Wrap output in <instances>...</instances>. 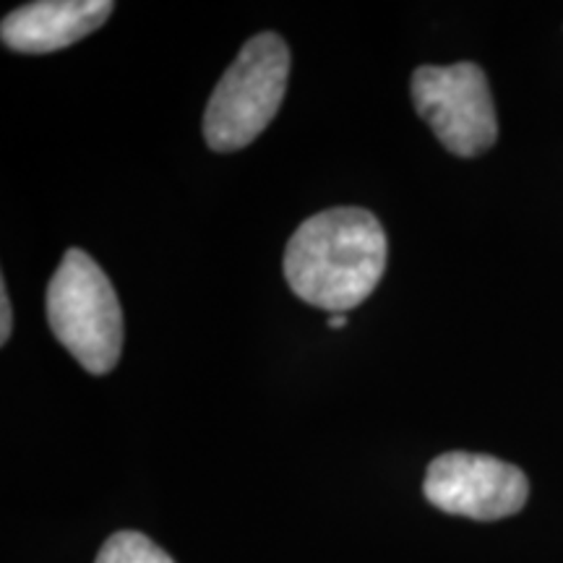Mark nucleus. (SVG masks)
<instances>
[{
    "label": "nucleus",
    "mask_w": 563,
    "mask_h": 563,
    "mask_svg": "<svg viewBox=\"0 0 563 563\" xmlns=\"http://www.w3.org/2000/svg\"><path fill=\"white\" fill-rule=\"evenodd\" d=\"M386 232L376 214L361 207H336L308 217L285 251L290 290L308 306L329 313L357 308L386 272Z\"/></svg>",
    "instance_id": "nucleus-1"
},
{
    "label": "nucleus",
    "mask_w": 563,
    "mask_h": 563,
    "mask_svg": "<svg viewBox=\"0 0 563 563\" xmlns=\"http://www.w3.org/2000/svg\"><path fill=\"white\" fill-rule=\"evenodd\" d=\"M97 563H175L170 555L157 543H152L146 534L123 530L108 538V543L102 545Z\"/></svg>",
    "instance_id": "nucleus-7"
},
{
    "label": "nucleus",
    "mask_w": 563,
    "mask_h": 563,
    "mask_svg": "<svg viewBox=\"0 0 563 563\" xmlns=\"http://www.w3.org/2000/svg\"><path fill=\"white\" fill-rule=\"evenodd\" d=\"M11 327H13V311H11V298H9V287L5 282L0 285V342H9L11 336Z\"/></svg>",
    "instance_id": "nucleus-8"
},
{
    "label": "nucleus",
    "mask_w": 563,
    "mask_h": 563,
    "mask_svg": "<svg viewBox=\"0 0 563 563\" xmlns=\"http://www.w3.org/2000/svg\"><path fill=\"white\" fill-rule=\"evenodd\" d=\"M112 11L110 0H42L11 11L0 24V40L13 53H55L100 30Z\"/></svg>",
    "instance_id": "nucleus-6"
},
{
    "label": "nucleus",
    "mask_w": 563,
    "mask_h": 563,
    "mask_svg": "<svg viewBox=\"0 0 563 563\" xmlns=\"http://www.w3.org/2000/svg\"><path fill=\"white\" fill-rule=\"evenodd\" d=\"M329 327H332V329L347 327V313H334L332 319H329Z\"/></svg>",
    "instance_id": "nucleus-9"
},
{
    "label": "nucleus",
    "mask_w": 563,
    "mask_h": 563,
    "mask_svg": "<svg viewBox=\"0 0 563 563\" xmlns=\"http://www.w3.org/2000/svg\"><path fill=\"white\" fill-rule=\"evenodd\" d=\"M418 115L456 157H477L498 139L488 79L475 63L420 66L412 74Z\"/></svg>",
    "instance_id": "nucleus-4"
},
{
    "label": "nucleus",
    "mask_w": 563,
    "mask_h": 563,
    "mask_svg": "<svg viewBox=\"0 0 563 563\" xmlns=\"http://www.w3.org/2000/svg\"><path fill=\"white\" fill-rule=\"evenodd\" d=\"M47 321L84 371L104 376L121 361V302L108 274L81 249L66 251L47 285Z\"/></svg>",
    "instance_id": "nucleus-2"
},
{
    "label": "nucleus",
    "mask_w": 563,
    "mask_h": 563,
    "mask_svg": "<svg viewBox=\"0 0 563 563\" xmlns=\"http://www.w3.org/2000/svg\"><path fill=\"white\" fill-rule=\"evenodd\" d=\"M290 76V47L274 32L251 37L224 70L203 112V139L214 152H238L274 121Z\"/></svg>",
    "instance_id": "nucleus-3"
},
{
    "label": "nucleus",
    "mask_w": 563,
    "mask_h": 563,
    "mask_svg": "<svg viewBox=\"0 0 563 563\" xmlns=\"http://www.w3.org/2000/svg\"><path fill=\"white\" fill-rule=\"evenodd\" d=\"M422 490L435 509L493 522L522 509L530 483L522 470L496 456L449 452L431 462Z\"/></svg>",
    "instance_id": "nucleus-5"
}]
</instances>
